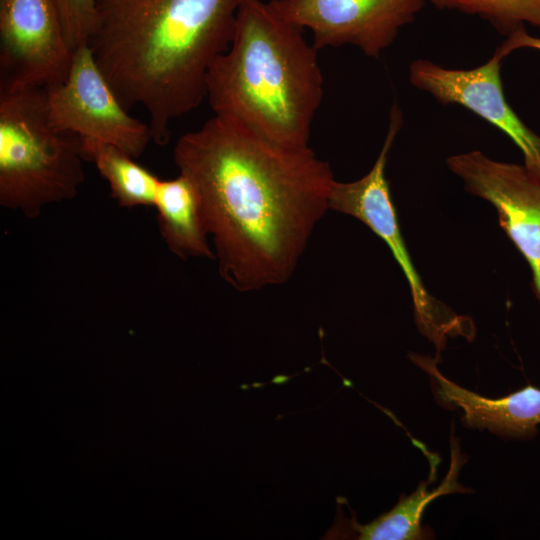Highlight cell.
I'll use <instances>...</instances> for the list:
<instances>
[{
    "label": "cell",
    "instance_id": "obj_10",
    "mask_svg": "<svg viewBox=\"0 0 540 540\" xmlns=\"http://www.w3.org/2000/svg\"><path fill=\"white\" fill-rule=\"evenodd\" d=\"M502 60L494 52L475 68L451 69L417 59L409 66V81L438 102L463 106L498 128L522 152L524 164L540 172V136L508 104L500 76Z\"/></svg>",
    "mask_w": 540,
    "mask_h": 540
},
{
    "label": "cell",
    "instance_id": "obj_1",
    "mask_svg": "<svg viewBox=\"0 0 540 540\" xmlns=\"http://www.w3.org/2000/svg\"><path fill=\"white\" fill-rule=\"evenodd\" d=\"M173 159L199 189L221 278L240 292L287 282L329 210V163L222 115L179 137Z\"/></svg>",
    "mask_w": 540,
    "mask_h": 540
},
{
    "label": "cell",
    "instance_id": "obj_13",
    "mask_svg": "<svg viewBox=\"0 0 540 540\" xmlns=\"http://www.w3.org/2000/svg\"><path fill=\"white\" fill-rule=\"evenodd\" d=\"M153 207L160 234L171 253L182 259L215 260L201 194L188 175L179 172L173 179H160Z\"/></svg>",
    "mask_w": 540,
    "mask_h": 540
},
{
    "label": "cell",
    "instance_id": "obj_4",
    "mask_svg": "<svg viewBox=\"0 0 540 540\" xmlns=\"http://www.w3.org/2000/svg\"><path fill=\"white\" fill-rule=\"evenodd\" d=\"M80 138L48 119L45 88L0 89V205L35 219L85 181Z\"/></svg>",
    "mask_w": 540,
    "mask_h": 540
},
{
    "label": "cell",
    "instance_id": "obj_5",
    "mask_svg": "<svg viewBox=\"0 0 540 540\" xmlns=\"http://www.w3.org/2000/svg\"><path fill=\"white\" fill-rule=\"evenodd\" d=\"M402 124V111L392 108L387 133L372 168L352 182L335 180L330 190L329 209L358 219L386 243L409 284L416 325L440 354L449 337L463 336L471 340L475 328L469 317L458 315L426 290L401 234L385 169Z\"/></svg>",
    "mask_w": 540,
    "mask_h": 540
},
{
    "label": "cell",
    "instance_id": "obj_17",
    "mask_svg": "<svg viewBox=\"0 0 540 540\" xmlns=\"http://www.w3.org/2000/svg\"><path fill=\"white\" fill-rule=\"evenodd\" d=\"M520 48H531L540 51V38L530 35L525 26L506 36V39L496 48L495 53L504 59L511 52Z\"/></svg>",
    "mask_w": 540,
    "mask_h": 540
},
{
    "label": "cell",
    "instance_id": "obj_11",
    "mask_svg": "<svg viewBox=\"0 0 540 540\" xmlns=\"http://www.w3.org/2000/svg\"><path fill=\"white\" fill-rule=\"evenodd\" d=\"M411 360L424 370L438 402L448 409H461L462 422L470 428L514 438H531L540 425V388L527 385L500 398H488L458 385L438 369V359L411 354Z\"/></svg>",
    "mask_w": 540,
    "mask_h": 540
},
{
    "label": "cell",
    "instance_id": "obj_8",
    "mask_svg": "<svg viewBox=\"0 0 540 540\" xmlns=\"http://www.w3.org/2000/svg\"><path fill=\"white\" fill-rule=\"evenodd\" d=\"M446 164L468 192L494 206L499 225L531 268L540 304V172L478 150L450 156Z\"/></svg>",
    "mask_w": 540,
    "mask_h": 540
},
{
    "label": "cell",
    "instance_id": "obj_15",
    "mask_svg": "<svg viewBox=\"0 0 540 540\" xmlns=\"http://www.w3.org/2000/svg\"><path fill=\"white\" fill-rule=\"evenodd\" d=\"M438 9L457 10L487 20L508 36L524 23L540 27V0H426Z\"/></svg>",
    "mask_w": 540,
    "mask_h": 540
},
{
    "label": "cell",
    "instance_id": "obj_12",
    "mask_svg": "<svg viewBox=\"0 0 540 540\" xmlns=\"http://www.w3.org/2000/svg\"><path fill=\"white\" fill-rule=\"evenodd\" d=\"M451 463L449 471L441 484L433 489L428 486L435 479L437 461L430 459V474L426 481H421L408 496H401L397 504L388 512L381 514L367 524H360L355 517L344 515L336 518L332 528L326 533V539L359 540H422L431 536L429 529H424L421 521L426 507L434 499L452 493L470 492L458 482L460 468L464 463L459 442L451 434Z\"/></svg>",
    "mask_w": 540,
    "mask_h": 540
},
{
    "label": "cell",
    "instance_id": "obj_7",
    "mask_svg": "<svg viewBox=\"0 0 540 540\" xmlns=\"http://www.w3.org/2000/svg\"><path fill=\"white\" fill-rule=\"evenodd\" d=\"M73 54L56 0H0V89L59 84Z\"/></svg>",
    "mask_w": 540,
    "mask_h": 540
},
{
    "label": "cell",
    "instance_id": "obj_2",
    "mask_svg": "<svg viewBox=\"0 0 540 540\" xmlns=\"http://www.w3.org/2000/svg\"><path fill=\"white\" fill-rule=\"evenodd\" d=\"M243 1L97 0L89 46L124 107L144 108L155 143L167 144L172 121L206 98Z\"/></svg>",
    "mask_w": 540,
    "mask_h": 540
},
{
    "label": "cell",
    "instance_id": "obj_3",
    "mask_svg": "<svg viewBox=\"0 0 540 540\" xmlns=\"http://www.w3.org/2000/svg\"><path fill=\"white\" fill-rule=\"evenodd\" d=\"M301 29L269 2L244 0L231 44L207 75L214 115L235 118L280 146L309 147L323 76L318 49Z\"/></svg>",
    "mask_w": 540,
    "mask_h": 540
},
{
    "label": "cell",
    "instance_id": "obj_6",
    "mask_svg": "<svg viewBox=\"0 0 540 540\" xmlns=\"http://www.w3.org/2000/svg\"><path fill=\"white\" fill-rule=\"evenodd\" d=\"M50 124L138 158L153 141L149 124L133 118L100 70L89 45L74 50L66 79L45 88Z\"/></svg>",
    "mask_w": 540,
    "mask_h": 540
},
{
    "label": "cell",
    "instance_id": "obj_14",
    "mask_svg": "<svg viewBox=\"0 0 540 540\" xmlns=\"http://www.w3.org/2000/svg\"><path fill=\"white\" fill-rule=\"evenodd\" d=\"M81 143L84 158L95 164L120 207L153 206L160 181L156 175L116 146L100 142Z\"/></svg>",
    "mask_w": 540,
    "mask_h": 540
},
{
    "label": "cell",
    "instance_id": "obj_9",
    "mask_svg": "<svg viewBox=\"0 0 540 540\" xmlns=\"http://www.w3.org/2000/svg\"><path fill=\"white\" fill-rule=\"evenodd\" d=\"M426 0H270L286 20L313 33V45H353L378 58L413 22Z\"/></svg>",
    "mask_w": 540,
    "mask_h": 540
},
{
    "label": "cell",
    "instance_id": "obj_16",
    "mask_svg": "<svg viewBox=\"0 0 540 540\" xmlns=\"http://www.w3.org/2000/svg\"><path fill=\"white\" fill-rule=\"evenodd\" d=\"M72 50L89 45L97 22V0H56Z\"/></svg>",
    "mask_w": 540,
    "mask_h": 540
}]
</instances>
